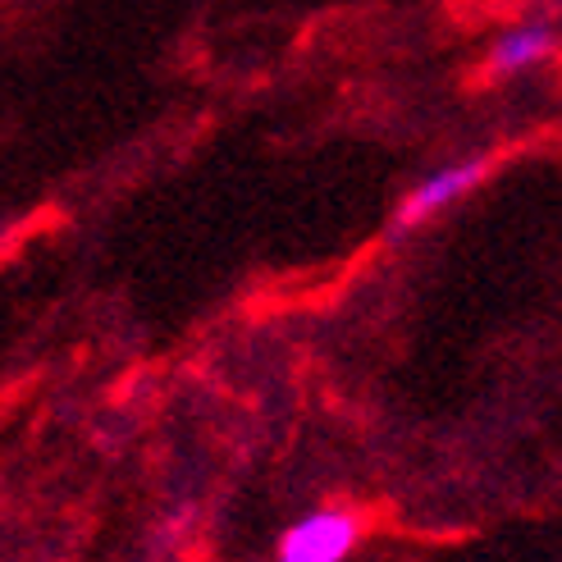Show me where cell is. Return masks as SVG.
<instances>
[{
    "mask_svg": "<svg viewBox=\"0 0 562 562\" xmlns=\"http://www.w3.org/2000/svg\"><path fill=\"white\" fill-rule=\"evenodd\" d=\"M553 55V23L549 19H526L508 33H498V42L490 46V74L494 78H513L544 65Z\"/></svg>",
    "mask_w": 562,
    "mask_h": 562,
    "instance_id": "cell-3",
    "label": "cell"
},
{
    "mask_svg": "<svg viewBox=\"0 0 562 562\" xmlns=\"http://www.w3.org/2000/svg\"><path fill=\"white\" fill-rule=\"evenodd\" d=\"M357 536H361V526L352 513L321 508L284 530L279 562H348L357 549Z\"/></svg>",
    "mask_w": 562,
    "mask_h": 562,
    "instance_id": "cell-1",
    "label": "cell"
},
{
    "mask_svg": "<svg viewBox=\"0 0 562 562\" xmlns=\"http://www.w3.org/2000/svg\"><path fill=\"white\" fill-rule=\"evenodd\" d=\"M485 179V160L481 156H467V160H448L439 165V170H430L426 179H420L407 196L398 215H393V229H416V224L435 220L439 211H448L453 202H462V196Z\"/></svg>",
    "mask_w": 562,
    "mask_h": 562,
    "instance_id": "cell-2",
    "label": "cell"
}]
</instances>
